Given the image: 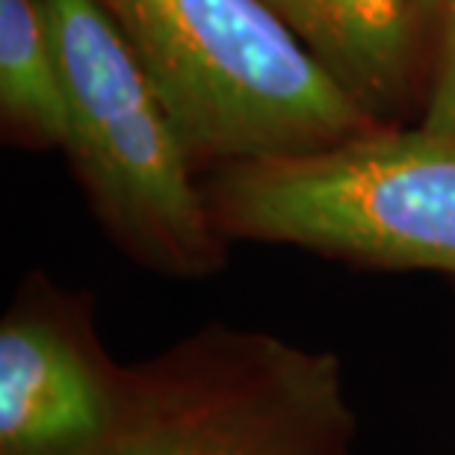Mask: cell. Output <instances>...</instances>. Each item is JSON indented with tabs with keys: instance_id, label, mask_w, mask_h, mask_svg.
I'll return each instance as SVG.
<instances>
[{
	"instance_id": "cell-4",
	"label": "cell",
	"mask_w": 455,
	"mask_h": 455,
	"mask_svg": "<svg viewBox=\"0 0 455 455\" xmlns=\"http://www.w3.org/2000/svg\"><path fill=\"white\" fill-rule=\"evenodd\" d=\"M355 435L338 355L211 323L127 363L98 455H355Z\"/></svg>"
},
{
	"instance_id": "cell-1",
	"label": "cell",
	"mask_w": 455,
	"mask_h": 455,
	"mask_svg": "<svg viewBox=\"0 0 455 455\" xmlns=\"http://www.w3.org/2000/svg\"><path fill=\"white\" fill-rule=\"evenodd\" d=\"M98 4L157 86L202 175L387 127L325 75L267 0Z\"/></svg>"
},
{
	"instance_id": "cell-8",
	"label": "cell",
	"mask_w": 455,
	"mask_h": 455,
	"mask_svg": "<svg viewBox=\"0 0 455 455\" xmlns=\"http://www.w3.org/2000/svg\"><path fill=\"white\" fill-rule=\"evenodd\" d=\"M417 124H420L423 131L447 136V140L455 142V6L447 15L429 98H426V107L420 118H417Z\"/></svg>"
},
{
	"instance_id": "cell-3",
	"label": "cell",
	"mask_w": 455,
	"mask_h": 455,
	"mask_svg": "<svg viewBox=\"0 0 455 455\" xmlns=\"http://www.w3.org/2000/svg\"><path fill=\"white\" fill-rule=\"evenodd\" d=\"M204 193L231 243L293 245L367 269L455 278V142L420 124L213 169Z\"/></svg>"
},
{
	"instance_id": "cell-9",
	"label": "cell",
	"mask_w": 455,
	"mask_h": 455,
	"mask_svg": "<svg viewBox=\"0 0 455 455\" xmlns=\"http://www.w3.org/2000/svg\"><path fill=\"white\" fill-rule=\"evenodd\" d=\"M452 6H455V0H450V9H452Z\"/></svg>"
},
{
	"instance_id": "cell-5",
	"label": "cell",
	"mask_w": 455,
	"mask_h": 455,
	"mask_svg": "<svg viewBox=\"0 0 455 455\" xmlns=\"http://www.w3.org/2000/svg\"><path fill=\"white\" fill-rule=\"evenodd\" d=\"M124 367L98 334L92 296L30 272L0 323V455H98Z\"/></svg>"
},
{
	"instance_id": "cell-6",
	"label": "cell",
	"mask_w": 455,
	"mask_h": 455,
	"mask_svg": "<svg viewBox=\"0 0 455 455\" xmlns=\"http://www.w3.org/2000/svg\"><path fill=\"white\" fill-rule=\"evenodd\" d=\"M334 84L381 124L429 98L450 0H267Z\"/></svg>"
},
{
	"instance_id": "cell-7",
	"label": "cell",
	"mask_w": 455,
	"mask_h": 455,
	"mask_svg": "<svg viewBox=\"0 0 455 455\" xmlns=\"http://www.w3.org/2000/svg\"><path fill=\"white\" fill-rule=\"evenodd\" d=\"M0 127L21 148L66 145V86L44 0H0Z\"/></svg>"
},
{
	"instance_id": "cell-2",
	"label": "cell",
	"mask_w": 455,
	"mask_h": 455,
	"mask_svg": "<svg viewBox=\"0 0 455 455\" xmlns=\"http://www.w3.org/2000/svg\"><path fill=\"white\" fill-rule=\"evenodd\" d=\"M66 86L68 154L110 243L136 267L202 281L228 267L204 175L157 86L98 0H44Z\"/></svg>"
}]
</instances>
